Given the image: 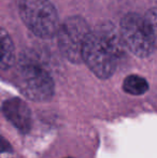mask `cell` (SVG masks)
I'll return each mask as SVG.
<instances>
[{
  "instance_id": "1",
  "label": "cell",
  "mask_w": 157,
  "mask_h": 158,
  "mask_svg": "<svg viewBox=\"0 0 157 158\" xmlns=\"http://www.w3.org/2000/svg\"><path fill=\"white\" fill-rule=\"evenodd\" d=\"M124 48L119 30L111 24H103L97 31L88 35L83 48V61L99 79H109L115 72Z\"/></svg>"
},
{
  "instance_id": "2",
  "label": "cell",
  "mask_w": 157,
  "mask_h": 158,
  "mask_svg": "<svg viewBox=\"0 0 157 158\" xmlns=\"http://www.w3.org/2000/svg\"><path fill=\"white\" fill-rule=\"evenodd\" d=\"M19 14L25 25L40 38H52L59 29V16L50 0H21Z\"/></svg>"
},
{
  "instance_id": "3",
  "label": "cell",
  "mask_w": 157,
  "mask_h": 158,
  "mask_svg": "<svg viewBox=\"0 0 157 158\" xmlns=\"http://www.w3.org/2000/svg\"><path fill=\"white\" fill-rule=\"evenodd\" d=\"M19 87L32 101L44 102L53 98L55 85L51 74L37 61L25 60L19 68Z\"/></svg>"
},
{
  "instance_id": "4",
  "label": "cell",
  "mask_w": 157,
  "mask_h": 158,
  "mask_svg": "<svg viewBox=\"0 0 157 158\" xmlns=\"http://www.w3.org/2000/svg\"><path fill=\"white\" fill-rule=\"evenodd\" d=\"M90 30L85 19L80 16L68 17L60 24L56 35L63 55L69 61H83V48Z\"/></svg>"
},
{
  "instance_id": "5",
  "label": "cell",
  "mask_w": 157,
  "mask_h": 158,
  "mask_svg": "<svg viewBox=\"0 0 157 158\" xmlns=\"http://www.w3.org/2000/svg\"><path fill=\"white\" fill-rule=\"evenodd\" d=\"M119 32L125 48L136 56L147 57L155 48L144 17L137 13H128L122 19Z\"/></svg>"
},
{
  "instance_id": "6",
  "label": "cell",
  "mask_w": 157,
  "mask_h": 158,
  "mask_svg": "<svg viewBox=\"0 0 157 158\" xmlns=\"http://www.w3.org/2000/svg\"><path fill=\"white\" fill-rule=\"evenodd\" d=\"M4 117L21 132L26 133L32 126V115L29 106L21 98H11L2 104Z\"/></svg>"
},
{
  "instance_id": "7",
  "label": "cell",
  "mask_w": 157,
  "mask_h": 158,
  "mask_svg": "<svg viewBox=\"0 0 157 158\" xmlns=\"http://www.w3.org/2000/svg\"><path fill=\"white\" fill-rule=\"evenodd\" d=\"M15 63V48L10 35L0 28V69L8 70Z\"/></svg>"
},
{
  "instance_id": "8",
  "label": "cell",
  "mask_w": 157,
  "mask_h": 158,
  "mask_svg": "<svg viewBox=\"0 0 157 158\" xmlns=\"http://www.w3.org/2000/svg\"><path fill=\"white\" fill-rule=\"evenodd\" d=\"M123 89L131 96L144 95L149 90V83L144 77L137 74H130L123 82Z\"/></svg>"
},
{
  "instance_id": "9",
  "label": "cell",
  "mask_w": 157,
  "mask_h": 158,
  "mask_svg": "<svg viewBox=\"0 0 157 158\" xmlns=\"http://www.w3.org/2000/svg\"><path fill=\"white\" fill-rule=\"evenodd\" d=\"M143 17H144L145 24L147 26L154 46L157 48V9H152V10L147 11L143 15Z\"/></svg>"
},
{
  "instance_id": "10",
  "label": "cell",
  "mask_w": 157,
  "mask_h": 158,
  "mask_svg": "<svg viewBox=\"0 0 157 158\" xmlns=\"http://www.w3.org/2000/svg\"><path fill=\"white\" fill-rule=\"evenodd\" d=\"M10 150V145H9L8 141L0 135V156H1L3 153L8 152Z\"/></svg>"
}]
</instances>
